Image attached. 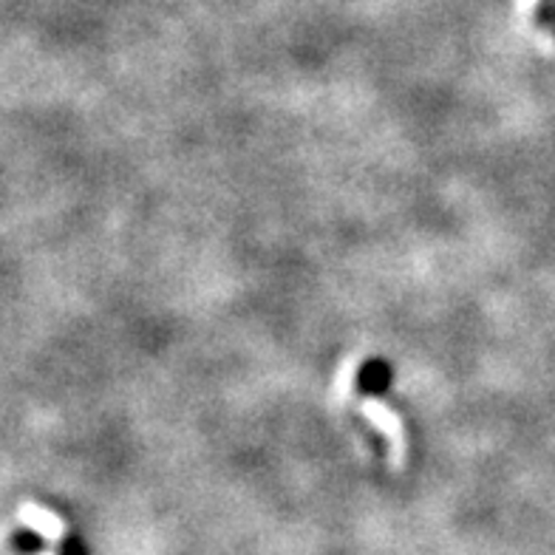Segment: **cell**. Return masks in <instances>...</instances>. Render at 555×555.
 Instances as JSON below:
<instances>
[{"mask_svg":"<svg viewBox=\"0 0 555 555\" xmlns=\"http://www.w3.org/2000/svg\"><path fill=\"white\" fill-rule=\"evenodd\" d=\"M533 21L539 29H555V0H539Z\"/></svg>","mask_w":555,"mask_h":555,"instance_id":"3957f363","label":"cell"},{"mask_svg":"<svg viewBox=\"0 0 555 555\" xmlns=\"http://www.w3.org/2000/svg\"><path fill=\"white\" fill-rule=\"evenodd\" d=\"M57 555H88V544L82 541V535L66 533L63 535V541H60Z\"/></svg>","mask_w":555,"mask_h":555,"instance_id":"277c9868","label":"cell"},{"mask_svg":"<svg viewBox=\"0 0 555 555\" xmlns=\"http://www.w3.org/2000/svg\"><path fill=\"white\" fill-rule=\"evenodd\" d=\"M395 386V365L386 358H365L354 372V395L360 400H380Z\"/></svg>","mask_w":555,"mask_h":555,"instance_id":"6da1fadb","label":"cell"},{"mask_svg":"<svg viewBox=\"0 0 555 555\" xmlns=\"http://www.w3.org/2000/svg\"><path fill=\"white\" fill-rule=\"evenodd\" d=\"M9 547L15 555H43L52 550V541L37 530H29V527H17L9 535Z\"/></svg>","mask_w":555,"mask_h":555,"instance_id":"7a4b0ae2","label":"cell"}]
</instances>
